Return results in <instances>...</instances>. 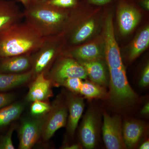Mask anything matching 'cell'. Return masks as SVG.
Masks as SVG:
<instances>
[{"instance_id":"obj_1","label":"cell","mask_w":149,"mask_h":149,"mask_svg":"<svg viewBox=\"0 0 149 149\" xmlns=\"http://www.w3.org/2000/svg\"><path fill=\"white\" fill-rule=\"evenodd\" d=\"M45 38L26 22H19L0 34V58L32 54Z\"/></svg>"},{"instance_id":"obj_2","label":"cell","mask_w":149,"mask_h":149,"mask_svg":"<svg viewBox=\"0 0 149 149\" xmlns=\"http://www.w3.org/2000/svg\"><path fill=\"white\" fill-rule=\"evenodd\" d=\"M62 9L40 0L25 8L23 16L43 37H49L55 35L65 21L66 14Z\"/></svg>"},{"instance_id":"obj_3","label":"cell","mask_w":149,"mask_h":149,"mask_svg":"<svg viewBox=\"0 0 149 149\" xmlns=\"http://www.w3.org/2000/svg\"><path fill=\"white\" fill-rule=\"evenodd\" d=\"M55 35L45 37L39 49L32 54L33 79L41 73H47L58 52V46Z\"/></svg>"},{"instance_id":"obj_4","label":"cell","mask_w":149,"mask_h":149,"mask_svg":"<svg viewBox=\"0 0 149 149\" xmlns=\"http://www.w3.org/2000/svg\"><path fill=\"white\" fill-rule=\"evenodd\" d=\"M87 72L79 62L71 58H64L57 62L46 76L54 85L58 86L67 78L78 77L81 79L87 78Z\"/></svg>"},{"instance_id":"obj_5","label":"cell","mask_w":149,"mask_h":149,"mask_svg":"<svg viewBox=\"0 0 149 149\" xmlns=\"http://www.w3.org/2000/svg\"><path fill=\"white\" fill-rule=\"evenodd\" d=\"M68 116L67 105L57 99L45 117L41 135L43 141H49L58 129L65 127Z\"/></svg>"},{"instance_id":"obj_6","label":"cell","mask_w":149,"mask_h":149,"mask_svg":"<svg viewBox=\"0 0 149 149\" xmlns=\"http://www.w3.org/2000/svg\"><path fill=\"white\" fill-rule=\"evenodd\" d=\"M45 116L22 120L18 131L19 149H30L34 147L41 137Z\"/></svg>"},{"instance_id":"obj_7","label":"cell","mask_w":149,"mask_h":149,"mask_svg":"<svg viewBox=\"0 0 149 149\" xmlns=\"http://www.w3.org/2000/svg\"><path fill=\"white\" fill-rule=\"evenodd\" d=\"M103 139L108 149L125 148L122 136L121 120L118 116H111L106 113L103 114Z\"/></svg>"},{"instance_id":"obj_8","label":"cell","mask_w":149,"mask_h":149,"mask_svg":"<svg viewBox=\"0 0 149 149\" xmlns=\"http://www.w3.org/2000/svg\"><path fill=\"white\" fill-rule=\"evenodd\" d=\"M24 17L16 3L10 0H0V34L21 22Z\"/></svg>"},{"instance_id":"obj_9","label":"cell","mask_w":149,"mask_h":149,"mask_svg":"<svg viewBox=\"0 0 149 149\" xmlns=\"http://www.w3.org/2000/svg\"><path fill=\"white\" fill-rule=\"evenodd\" d=\"M33 79L34 81L29 87L26 100L31 102L35 101H47L53 95L52 81L46 77L44 72L37 75Z\"/></svg>"},{"instance_id":"obj_10","label":"cell","mask_w":149,"mask_h":149,"mask_svg":"<svg viewBox=\"0 0 149 149\" xmlns=\"http://www.w3.org/2000/svg\"><path fill=\"white\" fill-rule=\"evenodd\" d=\"M97 118L95 111L87 112L80 126V138L83 146L93 149L95 146L97 130Z\"/></svg>"},{"instance_id":"obj_11","label":"cell","mask_w":149,"mask_h":149,"mask_svg":"<svg viewBox=\"0 0 149 149\" xmlns=\"http://www.w3.org/2000/svg\"><path fill=\"white\" fill-rule=\"evenodd\" d=\"M0 58V73H22L31 69L32 54Z\"/></svg>"},{"instance_id":"obj_12","label":"cell","mask_w":149,"mask_h":149,"mask_svg":"<svg viewBox=\"0 0 149 149\" xmlns=\"http://www.w3.org/2000/svg\"><path fill=\"white\" fill-rule=\"evenodd\" d=\"M105 57L107 63L121 61L119 47L115 37L112 18L109 16L107 19L105 29Z\"/></svg>"},{"instance_id":"obj_13","label":"cell","mask_w":149,"mask_h":149,"mask_svg":"<svg viewBox=\"0 0 149 149\" xmlns=\"http://www.w3.org/2000/svg\"><path fill=\"white\" fill-rule=\"evenodd\" d=\"M67 105L68 111L66 124L67 132L72 136L74 135L83 114L85 103L82 98L70 95L68 97Z\"/></svg>"},{"instance_id":"obj_14","label":"cell","mask_w":149,"mask_h":149,"mask_svg":"<svg viewBox=\"0 0 149 149\" xmlns=\"http://www.w3.org/2000/svg\"><path fill=\"white\" fill-rule=\"evenodd\" d=\"M141 18V14L134 8L129 6L121 7L118 13L120 32L123 35L130 33L137 26Z\"/></svg>"},{"instance_id":"obj_15","label":"cell","mask_w":149,"mask_h":149,"mask_svg":"<svg viewBox=\"0 0 149 149\" xmlns=\"http://www.w3.org/2000/svg\"><path fill=\"white\" fill-rule=\"evenodd\" d=\"M145 129L143 123L138 120H127L122 127V136L125 147L133 148L137 146Z\"/></svg>"},{"instance_id":"obj_16","label":"cell","mask_w":149,"mask_h":149,"mask_svg":"<svg viewBox=\"0 0 149 149\" xmlns=\"http://www.w3.org/2000/svg\"><path fill=\"white\" fill-rule=\"evenodd\" d=\"M33 79L31 70L20 73H0V92H4L24 85Z\"/></svg>"},{"instance_id":"obj_17","label":"cell","mask_w":149,"mask_h":149,"mask_svg":"<svg viewBox=\"0 0 149 149\" xmlns=\"http://www.w3.org/2000/svg\"><path fill=\"white\" fill-rule=\"evenodd\" d=\"M79 63L84 68L87 75L93 83L101 86H106L109 85L104 66L98 60Z\"/></svg>"},{"instance_id":"obj_18","label":"cell","mask_w":149,"mask_h":149,"mask_svg":"<svg viewBox=\"0 0 149 149\" xmlns=\"http://www.w3.org/2000/svg\"><path fill=\"white\" fill-rule=\"evenodd\" d=\"M24 109L21 102L12 103L0 109V128L5 127L16 120Z\"/></svg>"},{"instance_id":"obj_19","label":"cell","mask_w":149,"mask_h":149,"mask_svg":"<svg viewBox=\"0 0 149 149\" xmlns=\"http://www.w3.org/2000/svg\"><path fill=\"white\" fill-rule=\"evenodd\" d=\"M70 55L79 62L89 61L98 59L101 52L96 45L90 44L73 50Z\"/></svg>"},{"instance_id":"obj_20","label":"cell","mask_w":149,"mask_h":149,"mask_svg":"<svg viewBox=\"0 0 149 149\" xmlns=\"http://www.w3.org/2000/svg\"><path fill=\"white\" fill-rule=\"evenodd\" d=\"M149 45V28L147 26L143 29L134 41L131 47L129 58L133 60L148 47Z\"/></svg>"},{"instance_id":"obj_21","label":"cell","mask_w":149,"mask_h":149,"mask_svg":"<svg viewBox=\"0 0 149 149\" xmlns=\"http://www.w3.org/2000/svg\"><path fill=\"white\" fill-rule=\"evenodd\" d=\"M95 27V23L94 20H91L87 22L71 35L70 42L75 45L85 41L92 35Z\"/></svg>"},{"instance_id":"obj_22","label":"cell","mask_w":149,"mask_h":149,"mask_svg":"<svg viewBox=\"0 0 149 149\" xmlns=\"http://www.w3.org/2000/svg\"><path fill=\"white\" fill-rule=\"evenodd\" d=\"M79 93L88 98L102 97L105 95L101 86L88 81L83 82Z\"/></svg>"},{"instance_id":"obj_23","label":"cell","mask_w":149,"mask_h":149,"mask_svg":"<svg viewBox=\"0 0 149 149\" xmlns=\"http://www.w3.org/2000/svg\"><path fill=\"white\" fill-rule=\"evenodd\" d=\"M52 105L47 101H35L32 102L30 107V113L33 117H42L49 111Z\"/></svg>"},{"instance_id":"obj_24","label":"cell","mask_w":149,"mask_h":149,"mask_svg":"<svg viewBox=\"0 0 149 149\" xmlns=\"http://www.w3.org/2000/svg\"><path fill=\"white\" fill-rule=\"evenodd\" d=\"M83 81L82 79L78 77L67 78L61 84L71 92L74 93H79Z\"/></svg>"},{"instance_id":"obj_25","label":"cell","mask_w":149,"mask_h":149,"mask_svg":"<svg viewBox=\"0 0 149 149\" xmlns=\"http://www.w3.org/2000/svg\"><path fill=\"white\" fill-rule=\"evenodd\" d=\"M15 126L12 125L5 135L0 138V149H15L12 141V136Z\"/></svg>"},{"instance_id":"obj_26","label":"cell","mask_w":149,"mask_h":149,"mask_svg":"<svg viewBox=\"0 0 149 149\" xmlns=\"http://www.w3.org/2000/svg\"><path fill=\"white\" fill-rule=\"evenodd\" d=\"M52 5L62 8H70L75 5L76 0H47Z\"/></svg>"},{"instance_id":"obj_27","label":"cell","mask_w":149,"mask_h":149,"mask_svg":"<svg viewBox=\"0 0 149 149\" xmlns=\"http://www.w3.org/2000/svg\"><path fill=\"white\" fill-rule=\"evenodd\" d=\"M15 99L14 94L0 92V109L12 103Z\"/></svg>"},{"instance_id":"obj_28","label":"cell","mask_w":149,"mask_h":149,"mask_svg":"<svg viewBox=\"0 0 149 149\" xmlns=\"http://www.w3.org/2000/svg\"><path fill=\"white\" fill-rule=\"evenodd\" d=\"M149 84V65H147L144 68L141 80L140 85L142 87H147Z\"/></svg>"},{"instance_id":"obj_29","label":"cell","mask_w":149,"mask_h":149,"mask_svg":"<svg viewBox=\"0 0 149 149\" xmlns=\"http://www.w3.org/2000/svg\"><path fill=\"white\" fill-rule=\"evenodd\" d=\"M90 3L97 5L105 4L109 2L111 0H89Z\"/></svg>"},{"instance_id":"obj_30","label":"cell","mask_w":149,"mask_h":149,"mask_svg":"<svg viewBox=\"0 0 149 149\" xmlns=\"http://www.w3.org/2000/svg\"><path fill=\"white\" fill-rule=\"evenodd\" d=\"M18 1L21 3L24 6V8H26L30 5L32 4L33 3L36 2L40 0H18Z\"/></svg>"},{"instance_id":"obj_31","label":"cell","mask_w":149,"mask_h":149,"mask_svg":"<svg viewBox=\"0 0 149 149\" xmlns=\"http://www.w3.org/2000/svg\"><path fill=\"white\" fill-rule=\"evenodd\" d=\"M149 113V103H147L141 110V114L143 115H148Z\"/></svg>"},{"instance_id":"obj_32","label":"cell","mask_w":149,"mask_h":149,"mask_svg":"<svg viewBox=\"0 0 149 149\" xmlns=\"http://www.w3.org/2000/svg\"><path fill=\"white\" fill-rule=\"evenodd\" d=\"M80 146L78 144H74L70 145V146H66L63 147V148L64 149H78L80 148Z\"/></svg>"},{"instance_id":"obj_33","label":"cell","mask_w":149,"mask_h":149,"mask_svg":"<svg viewBox=\"0 0 149 149\" xmlns=\"http://www.w3.org/2000/svg\"><path fill=\"white\" fill-rule=\"evenodd\" d=\"M140 149H148L149 148V142L147 141L143 142L142 145L140 146Z\"/></svg>"},{"instance_id":"obj_34","label":"cell","mask_w":149,"mask_h":149,"mask_svg":"<svg viewBox=\"0 0 149 149\" xmlns=\"http://www.w3.org/2000/svg\"><path fill=\"white\" fill-rule=\"evenodd\" d=\"M144 7L148 10L149 9V0H145L143 2Z\"/></svg>"}]
</instances>
